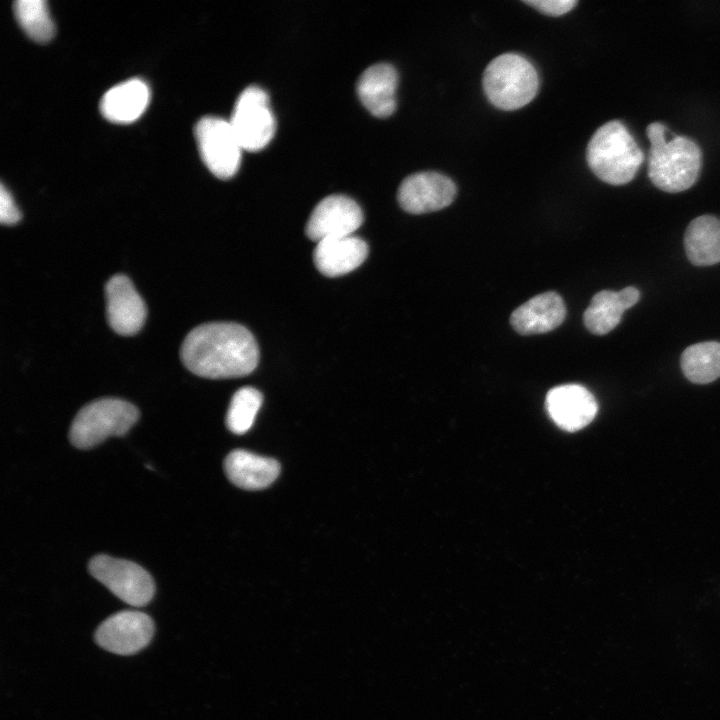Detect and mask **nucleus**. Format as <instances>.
I'll use <instances>...</instances> for the list:
<instances>
[{
	"label": "nucleus",
	"mask_w": 720,
	"mask_h": 720,
	"mask_svg": "<svg viewBox=\"0 0 720 720\" xmlns=\"http://www.w3.org/2000/svg\"><path fill=\"white\" fill-rule=\"evenodd\" d=\"M180 357L192 373L209 379L242 377L258 365L259 348L253 334L233 322H211L192 329Z\"/></svg>",
	"instance_id": "1"
},
{
	"label": "nucleus",
	"mask_w": 720,
	"mask_h": 720,
	"mask_svg": "<svg viewBox=\"0 0 720 720\" xmlns=\"http://www.w3.org/2000/svg\"><path fill=\"white\" fill-rule=\"evenodd\" d=\"M667 127L653 122L646 129L650 141L648 176L660 190L677 193L690 188L698 179L702 154L699 146L684 136L666 139Z\"/></svg>",
	"instance_id": "2"
},
{
	"label": "nucleus",
	"mask_w": 720,
	"mask_h": 720,
	"mask_svg": "<svg viewBox=\"0 0 720 720\" xmlns=\"http://www.w3.org/2000/svg\"><path fill=\"white\" fill-rule=\"evenodd\" d=\"M589 168L603 182L623 185L636 175L644 154L627 127L612 120L599 127L586 149Z\"/></svg>",
	"instance_id": "3"
},
{
	"label": "nucleus",
	"mask_w": 720,
	"mask_h": 720,
	"mask_svg": "<svg viewBox=\"0 0 720 720\" xmlns=\"http://www.w3.org/2000/svg\"><path fill=\"white\" fill-rule=\"evenodd\" d=\"M539 88L536 69L525 57L505 53L494 58L483 74L488 100L501 110H516L530 103Z\"/></svg>",
	"instance_id": "4"
},
{
	"label": "nucleus",
	"mask_w": 720,
	"mask_h": 720,
	"mask_svg": "<svg viewBox=\"0 0 720 720\" xmlns=\"http://www.w3.org/2000/svg\"><path fill=\"white\" fill-rule=\"evenodd\" d=\"M139 411L118 398H102L85 405L76 414L69 430L72 445L92 448L110 436H122L137 422Z\"/></svg>",
	"instance_id": "5"
},
{
	"label": "nucleus",
	"mask_w": 720,
	"mask_h": 720,
	"mask_svg": "<svg viewBox=\"0 0 720 720\" xmlns=\"http://www.w3.org/2000/svg\"><path fill=\"white\" fill-rule=\"evenodd\" d=\"M229 121L243 149L257 151L265 147L276 129L268 93L255 84L244 88Z\"/></svg>",
	"instance_id": "6"
},
{
	"label": "nucleus",
	"mask_w": 720,
	"mask_h": 720,
	"mask_svg": "<svg viewBox=\"0 0 720 720\" xmlns=\"http://www.w3.org/2000/svg\"><path fill=\"white\" fill-rule=\"evenodd\" d=\"M88 568L95 579L131 606H145L154 596L155 585L152 577L134 562L97 555L90 560Z\"/></svg>",
	"instance_id": "7"
},
{
	"label": "nucleus",
	"mask_w": 720,
	"mask_h": 720,
	"mask_svg": "<svg viewBox=\"0 0 720 720\" xmlns=\"http://www.w3.org/2000/svg\"><path fill=\"white\" fill-rule=\"evenodd\" d=\"M195 138L200 156L207 168L218 178L235 175L241 162L242 146L229 120L205 116L195 125Z\"/></svg>",
	"instance_id": "8"
},
{
	"label": "nucleus",
	"mask_w": 720,
	"mask_h": 720,
	"mask_svg": "<svg viewBox=\"0 0 720 720\" xmlns=\"http://www.w3.org/2000/svg\"><path fill=\"white\" fill-rule=\"evenodd\" d=\"M154 634L153 620L147 614L125 610L105 619L95 631V642L117 655H133L145 648Z\"/></svg>",
	"instance_id": "9"
},
{
	"label": "nucleus",
	"mask_w": 720,
	"mask_h": 720,
	"mask_svg": "<svg viewBox=\"0 0 720 720\" xmlns=\"http://www.w3.org/2000/svg\"><path fill=\"white\" fill-rule=\"evenodd\" d=\"M457 193L455 183L447 176L423 171L407 176L400 184L397 200L403 210L422 214L449 206Z\"/></svg>",
	"instance_id": "10"
},
{
	"label": "nucleus",
	"mask_w": 720,
	"mask_h": 720,
	"mask_svg": "<svg viewBox=\"0 0 720 720\" xmlns=\"http://www.w3.org/2000/svg\"><path fill=\"white\" fill-rule=\"evenodd\" d=\"M363 222V212L355 200L342 194L323 198L313 209L305 228L309 239L319 242L328 238L353 235Z\"/></svg>",
	"instance_id": "11"
},
{
	"label": "nucleus",
	"mask_w": 720,
	"mask_h": 720,
	"mask_svg": "<svg viewBox=\"0 0 720 720\" xmlns=\"http://www.w3.org/2000/svg\"><path fill=\"white\" fill-rule=\"evenodd\" d=\"M106 315L110 327L120 335H134L146 319V305L125 275L111 277L105 286Z\"/></svg>",
	"instance_id": "12"
},
{
	"label": "nucleus",
	"mask_w": 720,
	"mask_h": 720,
	"mask_svg": "<svg viewBox=\"0 0 720 720\" xmlns=\"http://www.w3.org/2000/svg\"><path fill=\"white\" fill-rule=\"evenodd\" d=\"M545 404L552 420L560 428L570 432L587 426L598 411L593 394L578 384L552 388L547 393Z\"/></svg>",
	"instance_id": "13"
},
{
	"label": "nucleus",
	"mask_w": 720,
	"mask_h": 720,
	"mask_svg": "<svg viewBox=\"0 0 720 720\" xmlns=\"http://www.w3.org/2000/svg\"><path fill=\"white\" fill-rule=\"evenodd\" d=\"M565 317L566 306L562 297L549 291L532 297L515 309L510 323L517 333L533 335L556 329Z\"/></svg>",
	"instance_id": "14"
},
{
	"label": "nucleus",
	"mask_w": 720,
	"mask_h": 720,
	"mask_svg": "<svg viewBox=\"0 0 720 720\" xmlns=\"http://www.w3.org/2000/svg\"><path fill=\"white\" fill-rule=\"evenodd\" d=\"M398 73L386 62L375 63L359 76L356 90L363 105L377 117H387L396 109Z\"/></svg>",
	"instance_id": "15"
},
{
	"label": "nucleus",
	"mask_w": 720,
	"mask_h": 720,
	"mask_svg": "<svg viewBox=\"0 0 720 720\" xmlns=\"http://www.w3.org/2000/svg\"><path fill=\"white\" fill-rule=\"evenodd\" d=\"M368 255L366 242L354 235L328 238L317 242L313 260L320 273L339 277L358 268Z\"/></svg>",
	"instance_id": "16"
},
{
	"label": "nucleus",
	"mask_w": 720,
	"mask_h": 720,
	"mask_svg": "<svg viewBox=\"0 0 720 720\" xmlns=\"http://www.w3.org/2000/svg\"><path fill=\"white\" fill-rule=\"evenodd\" d=\"M224 470L228 479L237 487L259 490L274 482L279 475L280 465L272 458L237 449L225 458Z\"/></svg>",
	"instance_id": "17"
},
{
	"label": "nucleus",
	"mask_w": 720,
	"mask_h": 720,
	"mask_svg": "<svg viewBox=\"0 0 720 720\" xmlns=\"http://www.w3.org/2000/svg\"><path fill=\"white\" fill-rule=\"evenodd\" d=\"M149 100L148 85L140 79H131L112 87L103 95L100 111L110 122L128 124L143 114Z\"/></svg>",
	"instance_id": "18"
},
{
	"label": "nucleus",
	"mask_w": 720,
	"mask_h": 720,
	"mask_svg": "<svg viewBox=\"0 0 720 720\" xmlns=\"http://www.w3.org/2000/svg\"><path fill=\"white\" fill-rule=\"evenodd\" d=\"M688 259L698 266L720 262V220L712 215L693 219L684 235Z\"/></svg>",
	"instance_id": "19"
},
{
	"label": "nucleus",
	"mask_w": 720,
	"mask_h": 720,
	"mask_svg": "<svg viewBox=\"0 0 720 720\" xmlns=\"http://www.w3.org/2000/svg\"><path fill=\"white\" fill-rule=\"evenodd\" d=\"M681 368L693 383L707 384L720 377V343L701 342L687 347L681 355Z\"/></svg>",
	"instance_id": "20"
},
{
	"label": "nucleus",
	"mask_w": 720,
	"mask_h": 720,
	"mask_svg": "<svg viewBox=\"0 0 720 720\" xmlns=\"http://www.w3.org/2000/svg\"><path fill=\"white\" fill-rule=\"evenodd\" d=\"M625 309L618 292L602 290L596 293L584 312V324L595 335H604L621 321Z\"/></svg>",
	"instance_id": "21"
},
{
	"label": "nucleus",
	"mask_w": 720,
	"mask_h": 720,
	"mask_svg": "<svg viewBox=\"0 0 720 720\" xmlns=\"http://www.w3.org/2000/svg\"><path fill=\"white\" fill-rule=\"evenodd\" d=\"M15 18L23 31L34 41L45 43L52 39L55 27L44 0L14 2Z\"/></svg>",
	"instance_id": "22"
},
{
	"label": "nucleus",
	"mask_w": 720,
	"mask_h": 720,
	"mask_svg": "<svg viewBox=\"0 0 720 720\" xmlns=\"http://www.w3.org/2000/svg\"><path fill=\"white\" fill-rule=\"evenodd\" d=\"M262 394L253 387L238 389L230 402L226 415V425L235 434H244L253 425L262 405Z\"/></svg>",
	"instance_id": "23"
},
{
	"label": "nucleus",
	"mask_w": 720,
	"mask_h": 720,
	"mask_svg": "<svg viewBox=\"0 0 720 720\" xmlns=\"http://www.w3.org/2000/svg\"><path fill=\"white\" fill-rule=\"evenodd\" d=\"M524 3L550 16L566 14L577 5L575 0H526Z\"/></svg>",
	"instance_id": "24"
},
{
	"label": "nucleus",
	"mask_w": 720,
	"mask_h": 720,
	"mask_svg": "<svg viewBox=\"0 0 720 720\" xmlns=\"http://www.w3.org/2000/svg\"><path fill=\"white\" fill-rule=\"evenodd\" d=\"M21 218V213L14 203L10 192L1 184L0 188V221L3 225H13Z\"/></svg>",
	"instance_id": "25"
},
{
	"label": "nucleus",
	"mask_w": 720,
	"mask_h": 720,
	"mask_svg": "<svg viewBox=\"0 0 720 720\" xmlns=\"http://www.w3.org/2000/svg\"><path fill=\"white\" fill-rule=\"evenodd\" d=\"M618 296L624 309L634 306L640 299V292L637 288L628 286L618 291Z\"/></svg>",
	"instance_id": "26"
}]
</instances>
